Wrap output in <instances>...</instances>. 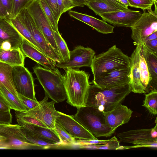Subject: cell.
Masks as SVG:
<instances>
[{
  "mask_svg": "<svg viewBox=\"0 0 157 157\" xmlns=\"http://www.w3.org/2000/svg\"><path fill=\"white\" fill-rule=\"evenodd\" d=\"M132 92L130 82L111 88L101 89L94 84L90 85L86 94L85 105L107 112L124 101Z\"/></svg>",
  "mask_w": 157,
  "mask_h": 157,
  "instance_id": "cell-1",
  "label": "cell"
},
{
  "mask_svg": "<svg viewBox=\"0 0 157 157\" xmlns=\"http://www.w3.org/2000/svg\"><path fill=\"white\" fill-rule=\"evenodd\" d=\"M64 70L63 77L67 102L77 108L85 106L86 98L90 85V75L79 69Z\"/></svg>",
  "mask_w": 157,
  "mask_h": 157,
  "instance_id": "cell-2",
  "label": "cell"
},
{
  "mask_svg": "<svg viewBox=\"0 0 157 157\" xmlns=\"http://www.w3.org/2000/svg\"><path fill=\"white\" fill-rule=\"evenodd\" d=\"M33 69L37 79L44 89L45 96L56 103L67 99L63 76L57 68L50 70L35 66Z\"/></svg>",
  "mask_w": 157,
  "mask_h": 157,
  "instance_id": "cell-3",
  "label": "cell"
},
{
  "mask_svg": "<svg viewBox=\"0 0 157 157\" xmlns=\"http://www.w3.org/2000/svg\"><path fill=\"white\" fill-rule=\"evenodd\" d=\"M74 118L96 137L110 136L114 132L106 124L102 111L85 106L77 108Z\"/></svg>",
  "mask_w": 157,
  "mask_h": 157,
  "instance_id": "cell-4",
  "label": "cell"
},
{
  "mask_svg": "<svg viewBox=\"0 0 157 157\" xmlns=\"http://www.w3.org/2000/svg\"><path fill=\"white\" fill-rule=\"evenodd\" d=\"M130 61V57L114 45L106 52L94 56L90 67L94 78L111 70L129 67Z\"/></svg>",
  "mask_w": 157,
  "mask_h": 157,
  "instance_id": "cell-5",
  "label": "cell"
},
{
  "mask_svg": "<svg viewBox=\"0 0 157 157\" xmlns=\"http://www.w3.org/2000/svg\"><path fill=\"white\" fill-rule=\"evenodd\" d=\"M151 128L138 129L129 130L118 133L117 137L121 142L132 144V147L119 146L117 150L141 147H157V122Z\"/></svg>",
  "mask_w": 157,
  "mask_h": 157,
  "instance_id": "cell-6",
  "label": "cell"
},
{
  "mask_svg": "<svg viewBox=\"0 0 157 157\" xmlns=\"http://www.w3.org/2000/svg\"><path fill=\"white\" fill-rule=\"evenodd\" d=\"M36 145L25 138L19 124H0V149H28Z\"/></svg>",
  "mask_w": 157,
  "mask_h": 157,
  "instance_id": "cell-7",
  "label": "cell"
},
{
  "mask_svg": "<svg viewBox=\"0 0 157 157\" xmlns=\"http://www.w3.org/2000/svg\"><path fill=\"white\" fill-rule=\"evenodd\" d=\"M27 29L32 37L41 48L43 53L56 62H61L62 58L46 40L36 26L32 17L26 8L17 16Z\"/></svg>",
  "mask_w": 157,
  "mask_h": 157,
  "instance_id": "cell-8",
  "label": "cell"
},
{
  "mask_svg": "<svg viewBox=\"0 0 157 157\" xmlns=\"http://www.w3.org/2000/svg\"><path fill=\"white\" fill-rule=\"evenodd\" d=\"M25 8L46 40L61 57L55 39L54 31L38 0H32Z\"/></svg>",
  "mask_w": 157,
  "mask_h": 157,
  "instance_id": "cell-9",
  "label": "cell"
},
{
  "mask_svg": "<svg viewBox=\"0 0 157 157\" xmlns=\"http://www.w3.org/2000/svg\"><path fill=\"white\" fill-rule=\"evenodd\" d=\"M129 67L115 69L103 72L94 78L93 83L101 89L111 88L129 83Z\"/></svg>",
  "mask_w": 157,
  "mask_h": 157,
  "instance_id": "cell-10",
  "label": "cell"
},
{
  "mask_svg": "<svg viewBox=\"0 0 157 157\" xmlns=\"http://www.w3.org/2000/svg\"><path fill=\"white\" fill-rule=\"evenodd\" d=\"M130 28L134 44H141L148 36L157 31V16L144 12Z\"/></svg>",
  "mask_w": 157,
  "mask_h": 157,
  "instance_id": "cell-11",
  "label": "cell"
},
{
  "mask_svg": "<svg viewBox=\"0 0 157 157\" xmlns=\"http://www.w3.org/2000/svg\"><path fill=\"white\" fill-rule=\"evenodd\" d=\"M13 76L14 85L17 93L37 100L33 78L27 68L24 66H13Z\"/></svg>",
  "mask_w": 157,
  "mask_h": 157,
  "instance_id": "cell-12",
  "label": "cell"
},
{
  "mask_svg": "<svg viewBox=\"0 0 157 157\" xmlns=\"http://www.w3.org/2000/svg\"><path fill=\"white\" fill-rule=\"evenodd\" d=\"M53 101L48 102L45 96L38 104L33 109L25 112L16 111L15 113L22 115L33 117L38 119L49 128L54 129L57 111Z\"/></svg>",
  "mask_w": 157,
  "mask_h": 157,
  "instance_id": "cell-13",
  "label": "cell"
},
{
  "mask_svg": "<svg viewBox=\"0 0 157 157\" xmlns=\"http://www.w3.org/2000/svg\"><path fill=\"white\" fill-rule=\"evenodd\" d=\"M95 54V52L90 48L77 46L70 51L68 61L57 62L56 66L64 70L67 68L79 69L84 67H90Z\"/></svg>",
  "mask_w": 157,
  "mask_h": 157,
  "instance_id": "cell-14",
  "label": "cell"
},
{
  "mask_svg": "<svg viewBox=\"0 0 157 157\" xmlns=\"http://www.w3.org/2000/svg\"><path fill=\"white\" fill-rule=\"evenodd\" d=\"M56 121L75 139L98 140L77 121L72 116L57 111Z\"/></svg>",
  "mask_w": 157,
  "mask_h": 157,
  "instance_id": "cell-15",
  "label": "cell"
},
{
  "mask_svg": "<svg viewBox=\"0 0 157 157\" xmlns=\"http://www.w3.org/2000/svg\"><path fill=\"white\" fill-rule=\"evenodd\" d=\"M23 38L8 18H0V49L8 50L20 48Z\"/></svg>",
  "mask_w": 157,
  "mask_h": 157,
  "instance_id": "cell-16",
  "label": "cell"
},
{
  "mask_svg": "<svg viewBox=\"0 0 157 157\" xmlns=\"http://www.w3.org/2000/svg\"><path fill=\"white\" fill-rule=\"evenodd\" d=\"M139 11H118L98 14L103 20L117 27H131L141 16Z\"/></svg>",
  "mask_w": 157,
  "mask_h": 157,
  "instance_id": "cell-17",
  "label": "cell"
},
{
  "mask_svg": "<svg viewBox=\"0 0 157 157\" xmlns=\"http://www.w3.org/2000/svg\"><path fill=\"white\" fill-rule=\"evenodd\" d=\"M102 112L106 124L115 131L119 126L127 123L132 113L131 109L121 103L110 111Z\"/></svg>",
  "mask_w": 157,
  "mask_h": 157,
  "instance_id": "cell-18",
  "label": "cell"
},
{
  "mask_svg": "<svg viewBox=\"0 0 157 157\" xmlns=\"http://www.w3.org/2000/svg\"><path fill=\"white\" fill-rule=\"evenodd\" d=\"M20 48L27 57L42 66L44 67L54 70L56 67V62L53 60L23 38Z\"/></svg>",
  "mask_w": 157,
  "mask_h": 157,
  "instance_id": "cell-19",
  "label": "cell"
},
{
  "mask_svg": "<svg viewBox=\"0 0 157 157\" xmlns=\"http://www.w3.org/2000/svg\"><path fill=\"white\" fill-rule=\"evenodd\" d=\"M140 44L136 47L130 57L129 64L130 84L132 92L134 93H146L145 90L141 82L139 67Z\"/></svg>",
  "mask_w": 157,
  "mask_h": 157,
  "instance_id": "cell-20",
  "label": "cell"
},
{
  "mask_svg": "<svg viewBox=\"0 0 157 157\" xmlns=\"http://www.w3.org/2000/svg\"><path fill=\"white\" fill-rule=\"evenodd\" d=\"M68 13L71 17L88 25L100 33L108 34L113 33L114 26L103 20L71 10L69 11Z\"/></svg>",
  "mask_w": 157,
  "mask_h": 157,
  "instance_id": "cell-21",
  "label": "cell"
},
{
  "mask_svg": "<svg viewBox=\"0 0 157 157\" xmlns=\"http://www.w3.org/2000/svg\"><path fill=\"white\" fill-rule=\"evenodd\" d=\"M96 15L118 11H130L128 7L114 0H94L86 5Z\"/></svg>",
  "mask_w": 157,
  "mask_h": 157,
  "instance_id": "cell-22",
  "label": "cell"
},
{
  "mask_svg": "<svg viewBox=\"0 0 157 157\" xmlns=\"http://www.w3.org/2000/svg\"><path fill=\"white\" fill-rule=\"evenodd\" d=\"M17 121L18 124L31 131L44 140L61 146L62 142L54 129L32 124L18 120Z\"/></svg>",
  "mask_w": 157,
  "mask_h": 157,
  "instance_id": "cell-23",
  "label": "cell"
},
{
  "mask_svg": "<svg viewBox=\"0 0 157 157\" xmlns=\"http://www.w3.org/2000/svg\"><path fill=\"white\" fill-rule=\"evenodd\" d=\"M140 44L143 55L151 77V90H157V54L152 52L144 44Z\"/></svg>",
  "mask_w": 157,
  "mask_h": 157,
  "instance_id": "cell-24",
  "label": "cell"
},
{
  "mask_svg": "<svg viewBox=\"0 0 157 157\" xmlns=\"http://www.w3.org/2000/svg\"><path fill=\"white\" fill-rule=\"evenodd\" d=\"M25 57L20 47L8 50L0 49V61L12 66H24Z\"/></svg>",
  "mask_w": 157,
  "mask_h": 157,
  "instance_id": "cell-25",
  "label": "cell"
},
{
  "mask_svg": "<svg viewBox=\"0 0 157 157\" xmlns=\"http://www.w3.org/2000/svg\"><path fill=\"white\" fill-rule=\"evenodd\" d=\"M13 66L0 61V84L18 96L13 82Z\"/></svg>",
  "mask_w": 157,
  "mask_h": 157,
  "instance_id": "cell-26",
  "label": "cell"
},
{
  "mask_svg": "<svg viewBox=\"0 0 157 157\" xmlns=\"http://www.w3.org/2000/svg\"><path fill=\"white\" fill-rule=\"evenodd\" d=\"M140 44V48L139 67L141 80L147 93L149 92L151 90V77L142 53L141 44Z\"/></svg>",
  "mask_w": 157,
  "mask_h": 157,
  "instance_id": "cell-27",
  "label": "cell"
},
{
  "mask_svg": "<svg viewBox=\"0 0 157 157\" xmlns=\"http://www.w3.org/2000/svg\"><path fill=\"white\" fill-rule=\"evenodd\" d=\"M22 131L26 140L40 149H48L58 147V145L46 141L25 128L21 126Z\"/></svg>",
  "mask_w": 157,
  "mask_h": 157,
  "instance_id": "cell-28",
  "label": "cell"
},
{
  "mask_svg": "<svg viewBox=\"0 0 157 157\" xmlns=\"http://www.w3.org/2000/svg\"><path fill=\"white\" fill-rule=\"evenodd\" d=\"M8 19L10 23L23 38L43 53L41 48L34 40L27 29L17 17L13 18Z\"/></svg>",
  "mask_w": 157,
  "mask_h": 157,
  "instance_id": "cell-29",
  "label": "cell"
},
{
  "mask_svg": "<svg viewBox=\"0 0 157 157\" xmlns=\"http://www.w3.org/2000/svg\"><path fill=\"white\" fill-rule=\"evenodd\" d=\"M0 91L9 104L11 109L21 112L27 111L18 97L2 84H0Z\"/></svg>",
  "mask_w": 157,
  "mask_h": 157,
  "instance_id": "cell-30",
  "label": "cell"
},
{
  "mask_svg": "<svg viewBox=\"0 0 157 157\" xmlns=\"http://www.w3.org/2000/svg\"><path fill=\"white\" fill-rule=\"evenodd\" d=\"M54 130L59 136L61 142V146L72 147L76 143V140L60 124L56 121Z\"/></svg>",
  "mask_w": 157,
  "mask_h": 157,
  "instance_id": "cell-31",
  "label": "cell"
},
{
  "mask_svg": "<svg viewBox=\"0 0 157 157\" xmlns=\"http://www.w3.org/2000/svg\"><path fill=\"white\" fill-rule=\"evenodd\" d=\"M143 106L146 108L151 114H157V90H152L145 95Z\"/></svg>",
  "mask_w": 157,
  "mask_h": 157,
  "instance_id": "cell-32",
  "label": "cell"
},
{
  "mask_svg": "<svg viewBox=\"0 0 157 157\" xmlns=\"http://www.w3.org/2000/svg\"><path fill=\"white\" fill-rule=\"evenodd\" d=\"M44 12L45 15L49 21L54 31L58 33H60L58 29V22L51 8L45 0H38Z\"/></svg>",
  "mask_w": 157,
  "mask_h": 157,
  "instance_id": "cell-33",
  "label": "cell"
},
{
  "mask_svg": "<svg viewBox=\"0 0 157 157\" xmlns=\"http://www.w3.org/2000/svg\"><path fill=\"white\" fill-rule=\"evenodd\" d=\"M54 34L55 39L62 58L61 62L68 61L70 59V51L66 42L60 33L59 34L54 31Z\"/></svg>",
  "mask_w": 157,
  "mask_h": 157,
  "instance_id": "cell-34",
  "label": "cell"
},
{
  "mask_svg": "<svg viewBox=\"0 0 157 157\" xmlns=\"http://www.w3.org/2000/svg\"><path fill=\"white\" fill-rule=\"evenodd\" d=\"M129 6L140 9L144 11L151 8L154 4L153 0H128Z\"/></svg>",
  "mask_w": 157,
  "mask_h": 157,
  "instance_id": "cell-35",
  "label": "cell"
},
{
  "mask_svg": "<svg viewBox=\"0 0 157 157\" xmlns=\"http://www.w3.org/2000/svg\"><path fill=\"white\" fill-rule=\"evenodd\" d=\"M32 0H13V15L11 18L16 17Z\"/></svg>",
  "mask_w": 157,
  "mask_h": 157,
  "instance_id": "cell-36",
  "label": "cell"
},
{
  "mask_svg": "<svg viewBox=\"0 0 157 157\" xmlns=\"http://www.w3.org/2000/svg\"><path fill=\"white\" fill-rule=\"evenodd\" d=\"M15 113V117L17 120H20L25 123L40 127L48 128L43 123L35 117Z\"/></svg>",
  "mask_w": 157,
  "mask_h": 157,
  "instance_id": "cell-37",
  "label": "cell"
},
{
  "mask_svg": "<svg viewBox=\"0 0 157 157\" xmlns=\"http://www.w3.org/2000/svg\"><path fill=\"white\" fill-rule=\"evenodd\" d=\"M17 94L19 98L24 105L27 111L35 107L39 103V101L37 100H35L31 99L20 94L17 93Z\"/></svg>",
  "mask_w": 157,
  "mask_h": 157,
  "instance_id": "cell-38",
  "label": "cell"
},
{
  "mask_svg": "<svg viewBox=\"0 0 157 157\" xmlns=\"http://www.w3.org/2000/svg\"><path fill=\"white\" fill-rule=\"evenodd\" d=\"M57 2L61 15L74 7L68 0H57Z\"/></svg>",
  "mask_w": 157,
  "mask_h": 157,
  "instance_id": "cell-39",
  "label": "cell"
},
{
  "mask_svg": "<svg viewBox=\"0 0 157 157\" xmlns=\"http://www.w3.org/2000/svg\"><path fill=\"white\" fill-rule=\"evenodd\" d=\"M52 10L58 22L61 16L57 0H45Z\"/></svg>",
  "mask_w": 157,
  "mask_h": 157,
  "instance_id": "cell-40",
  "label": "cell"
},
{
  "mask_svg": "<svg viewBox=\"0 0 157 157\" xmlns=\"http://www.w3.org/2000/svg\"><path fill=\"white\" fill-rule=\"evenodd\" d=\"M12 116L10 111H3L0 110V124H10Z\"/></svg>",
  "mask_w": 157,
  "mask_h": 157,
  "instance_id": "cell-41",
  "label": "cell"
},
{
  "mask_svg": "<svg viewBox=\"0 0 157 157\" xmlns=\"http://www.w3.org/2000/svg\"><path fill=\"white\" fill-rule=\"evenodd\" d=\"M0 1L6 11L8 18H11L13 15V0H0Z\"/></svg>",
  "mask_w": 157,
  "mask_h": 157,
  "instance_id": "cell-42",
  "label": "cell"
},
{
  "mask_svg": "<svg viewBox=\"0 0 157 157\" xmlns=\"http://www.w3.org/2000/svg\"><path fill=\"white\" fill-rule=\"evenodd\" d=\"M11 109L9 104L0 91V110L7 111H10Z\"/></svg>",
  "mask_w": 157,
  "mask_h": 157,
  "instance_id": "cell-43",
  "label": "cell"
},
{
  "mask_svg": "<svg viewBox=\"0 0 157 157\" xmlns=\"http://www.w3.org/2000/svg\"><path fill=\"white\" fill-rule=\"evenodd\" d=\"M142 43L152 52L157 54V39L144 42Z\"/></svg>",
  "mask_w": 157,
  "mask_h": 157,
  "instance_id": "cell-44",
  "label": "cell"
},
{
  "mask_svg": "<svg viewBox=\"0 0 157 157\" xmlns=\"http://www.w3.org/2000/svg\"><path fill=\"white\" fill-rule=\"evenodd\" d=\"M74 7H83L86 6V2L84 0H68Z\"/></svg>",
  "mask_w": 157,
  "mask_h": 157,
  "instance_id": "cell-45",
  "label": "cell"
},
{
  "mask_svg": "<svg viewBox=\"0 0 157 157\" xmlns=\"http://www.w3.org/2000/svg\"><path fill=\"white\" fill-rule=\"evenodd\" d=\"M8 18L6 11L0 1V18Z\"/></svg>",
  "mask_w": 157,
  "mask_h": 157,
  "instance_id": "cell-46",
  "label": "cell"
},
{
  "mask_svg": "<svg viewBox=\"0 0 157 157\" xmlns=\"http://www.w3.org/2000/svg\"><path fill=\"white\" fill-rule=\"evenodd\" d=\"M156 39H157V31L155 32L148 36L144 39L143 42Z\"/></svg>",
  "mask_w": 157,
  "mask_h": 157,
  "instance_id": "cell-47",
  "label": "cell"
},
{
  "mask_svg": "<svg viewBox=\"0 0 157 157\" xmlns=\"http://www.w3.org/2000/svg\"><path fill=\"white\" fill-rule=\"evenodd\" d=\"M121 3L123 5H124L127 7L129 6V3L128 0H114Z\"/></svg>",
  "mask_w": 157,
  "mask_h": 157,
  "instance_id": "cell-48",
  "label": "cell"
},
{
  "mask_svg": "<svg viewBox=\"0 0 157 157\" xmlns=\"http://www.w3.org/2000/svg\"><path fill=\"white\" fill-rule=\"evenodd\" d=\"M84 0L86 2V4H87V3L92 2L93 1H94V0Z\"/></svg>",
  "mask_w": 157,
  "mask_h": 157,
  "instance_id": "cell-49",
  "label": "cell"
},
{
  "mask_svg": "<svg viewBox=\"0 0 157 157\" xmlns=\"http://www.w3.org/2000/svg\"><path fill=\"white\" fill-rule=\"evenodd\" d=\"M154 2H157V0H153Z\"/></svg>",
  "mask_w": 157,
  "mask_h": 157,
  "instance_id": "cell-50",
  "label": "cell"
}]
</instances>
